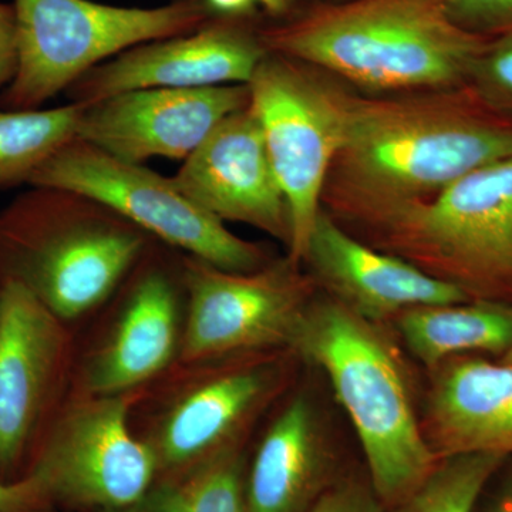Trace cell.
<instances>
[{"label": "cell", "instance_id": "obj_1", "mask_svg": "<svg viewBox=\"0 0 512 512\" xmlns=\"http://www.w3.org/2000/svg\"><path fill=\"white\" fill-rule=\"evenodd\" d=\"M510 157L512 113L491 106L470 83L352 94L345 140L322 202L366 224Z\"/></svg>", "mask_w": 512, "mask_h": 512}, {"label": "cell", "instance_id": "obj_18", "mask_svg": "<svg viewBox=\"0 0 512 512\" xmlns=\"http://www.w3.org/2000/svg\"><path fill=\"white\" fill-rule=\"evenodd\" d=\"M177 345V302L170 281L146 276L131 295L109 345L94 360L89 389L100 396L131 389L163 370Z\"/></svg>", "mask_w": 512, "mask_h": 512}, {"label": "cell", "instance_id": "obj_26", "mask_svg": "<svg viewBox=\"0 0 512 512\" xmlns=\"http://www.w3.org/2000/svg\"><path fill=\"white\" fill-rule=\"evenodd\" d=\"M370 481L339 478L309 512H383Z\"/></svg>", "mask_w": 512, "mask_h": 512}, {"label": "cell", "instance_id": "obj_17", "mask_svg": "<svg viewBox=\"0 0 512 512\" xmlns=\"http://www.w3.org/2000/svg\"><path fill=\"white\" fill-rule=\"evenodd\" d=\"M315 404L295 397L259 444L245 483L247 512H309L338 481Z\"/></svg>", "mask_w": 512, "mask_h": 512}, {"label": "cell", "instance_id": "obj_30", "mask_svg": "<svg viewBox=\"0 0 512 512\" xmlns=\"http://www.w3.org/2000/svg\"><path fill=\"white\" fill-rule=\"evenodd\" d=\"M148 512H188L184 488H163L154 495Z\"/></svg>", "mask_w": 512, "mask_h": 512}, {"label": "cell", "instance_id": "obj_2", "mask_svg": "<svg viewBox=\"0 0 512 512\" xmlns=\"http://www.w3.org/2000/svg\"><path fill=\"white\" fill-rule=\"evenodd\" d=\"M493 40L458 26L444 0H350L268 30L261 42L377 96L464 86Z\"/></svg>", "mask_w": 512, "mask_h": 512}, {"label": "cell", "instance_id": "obj_31", "mask_svg": "<svg viewBox=\"0 0 512 512\" xmlns=\"http://www.w3.org/2000/svg\"><path fill=\"white\" fill-rule=\"evenodd\" d=\"M493 512H512V481L504 488L503 494L494 505Z\"/></svg>", "mask_w": 512, "mask_h": 512}, {"label": "cell", "instance_id": "obj_9", "mask_svg": "<svg viewBox=\"0 0 512 512\" xmlns=\"http://www.w3.org/2000/svg\"><path fill=\"white\" fill-rule=\"evenodd\" d=\"M312 276L292 261L231 272L192 259L184 356L188 360L242 350L291 348L312 302Z\"/></svg>", "mask_w": 512, "mask_h": 512}, {"label": "cell", "instance_id": "obj_8", "mask_svg": "<svg viewBox=\"0 0 512 512\" xmlns=\"http://www.w3.org/2000/svg\"><path fill=\"white\" fill-rule=\"evenodd\" d=\"M33 187L72 192L103 205L198 261L231 272L261 268L264 252L188 200L171 178L74 138L30 178Z\"/></svg>", "mask_w": 512, "mask_h": 512}, {"label": "cell", "instance_id": "obj_28", "mask_svg": "<svg viewBox=\"0 0 512 512\" xmlns=\"http://www.w3.org/2000/svg\"><path fill=\"white\" fill-rule=\"evenodd\" d=\"M18 67L16 20L13 5L0 2V90L5 89Z\"/></svg>", "mask_w": 512, "mask_h": 512}, {"label": "cell", "instance_id": "obj_24", "mask_svg": "<svg viewBox=\"0 0 512 512\" xmlns=\"http://www.w3.org/2000/svg\"><path fill=\"white\" fill-rule=\"evenodd\" d=\"M470 84L491 106L512 113V32L494 39L478 57Z\"/></svg>", "mask_w": 512, "mask_h": 512}, {"label": "cell", "instance_id": "obj_20", "mask_svg": "<svg viewBox=\"0 0 512 512\" xmlns=\"http://www.w3.org/2000/svg\"><path fill=\"white\" fill-rule=\"evenodd\" d=\"M394 319L406 348L431 370L470 352L512 353V308L501 302L417 306Z\"/></svg>", "mask_w": 512, "mask_h": 512}, {"label": "cell", "instance_id": "obj_25", "mask_svg": "<svg viewBox=\"0 0 512 512\" xmlns=\"http://www.w3.org/2000/svg\"><path fill=\"white\" fill-rule=\"evenodd\" d=\"M451 19L476 35L512 32V0H444Z\"/></svg>", "mask_w": 512, "mask_h": 512}, {"label": "cell", "instance_id": "obj_6", "mask_svg": "<svg viewBox=\"0 0 512 512\" xmlns=\"http://www.w3.org/2000/svg\"><path fill=\"white\" fill-rule=\"evenodd\" d=\"M249 87V106L291 215L289 261L301 265L322 211L323 190L348 127L352 94L318 69L266 53Z\"/></svg>", "mask_w": 512, "mask_h": 512}, {"label": "cell", "instance_id": "obj_19", "mask_svg": "<svg viewBox=\"0 0 512 512\" xmlns=\"http://www.w3.org/2000/svg\"><path fill=\"white\" fill-rule=\"evenodd\" d=\"M275 390L269 370L218 377L177 404L161 430L158 461L177 467L227 443Z\"/></svg>", "mask_w": 512, "mask_h": 512}, {"label": "cell", "instance_id": "obj_12", "mask_svg": "<svg viewBox=\"0 0 512 512\" xmlns=\"http://www.w3.org/2000/svg\"><path fill=\"white\" fill-rule=\"evenodd\" d=\"M171 180L218 220L244 222L291 244L288 202L249 104L222 121Z\"/></svg>", "mask_w": 512, "mask_h": 512}, {"label": "cell", "instance_id": "obj_15", "mask_svg": "<svg viewBox=\"0 0 512 512\" xmlns=\"http://www.w3.org/2000/svg\"><path fill=\"white\" fill-rule=\"evenodd\" d=\"M62 350L59 319L26 286L0 285V468L25 453Z\"/></svg>", "mask_w": 512, "mask_h": 512}, {"label": "cell", "instance_id": "obj_16", "mask_svg": "<svg viewBox=\"0 0 512 512\" xmlns=\"http://www.w3.org/2000/svg\"><path fill=\"white\" fill-rule=\"evenodd\" d=\"M434 373L421 424L436 457L512 456V363L457 356Z\"/></svg>", "mask_w": 512, "mask_h": 512}, {"label": "cell", "instance_id": "obj_5", "mask_svg": "<svg viewBox=\"0 0 512 512\" xmlns=\"http://www.w3.org/2000/svg\"><path fill=\"white\" fill-rule=\"evenodd\" d=\"M18 67L0 109L37 110L80 77L133 47L207 23L204 0L123 8L92 0H15Z\"/></svg>", "mask_w": 512, "mask_h": 512}, {"label": "cell", "instance_id": "obj_10", "mask_svg": "<svg viewBox=\"0 0 512 512\" xmlns=\"http://www.w3.org/2000/svg\"><path fill=\"white\" fill-rule=\"evenodd\" d=\"M127 414L123 400L101 396L64 417L30 473L49 500L123 511L146 498L160 461L131 434Z\"/></svg>", "mask_w": 512, "mask_h": 512}, {"label": "cell", "instance_id": "obj_11", "mask_svg": "<svg viewBox=\"0 0 512 512\" xmlns=\"http://www.w3.org/2000/svg\"><path fill=\"white\" fill-rule=\"evenodd\" d=\"M248 104V84L133 90L83 104L76 138L128 163L153 157L184 161Z\"/></svg>", "mask_w": 512, "mask_h": 512}, {"label": "cell", "instance_id": "obj_7", "mask_svg": "<svg viewBox=\"0 0 512 512\" xmlns=\"http://www.w3.org/2000/svg\"><path fill=\"white\" fill-rule=\"evenodd\" d=\"M35 188L0 214V285L18 282L57 319H74L116 288L143 239L128 229L67 224L59 190Z\"/></svg>", "mask_w": 512, "mask_h": 512}, {"label": "cell", "instance_id": "obj_27", "mask_svg": "<svg viewBox=\"0 0 512 512\" xmlns=\"http://www.w3.org/2000/svg\"><path fill=\"white\" fill-rule=\"evenodd\" d=\"M49 500L33 474L16 483L0 481V512H35Z\"/></svg>", "mask_w": 512, "mask_h": 512}, {"label": "cell", "instance_id": "obj_4", "mask_svg": "<svg viewBox=\"0 0 512 512\" xmlns=\"http://www.w3.org/2000/svg\"><path fill=\"white\" fill-rule=\"evenodd\" d=\"M363 225L393 255L470 296H512V157Z\"/></svg>", "mask_w": 512, "mask_h": 512}, {"label": "cell", "instance_id": "obj_13", "mask_svg": "<svg viewBox=\"0 0 512 512\" xmlns=\"http://www.w3.org/2000/svg\"><path fill=\"white\" fill-rule=\"evenodd\" d=\"M268 50L244 30L205 23L187 35L154 40L99 64L69 87L72 103L141 89L248 84Z\"/></svg>", "mask_w": 512, "mask_h": 512}, {"label": "cell", "instance_id": "obj_14", "mask_svg": "<svg viewBox=\"0 0 512 512\" xmlns=\"http://www.w3.org/2000/svg\"><path fill=\"white\" fill-rule=\"evenodd\" d=\"M302 262L330 298L376 323L417 306L471 301L457 285L434 278L400 256L367 247L323 211Z\"/></svg>", "mask_w": 512, "mask_h": 512}, {"label": "cell", "instance_id": "obj_29", "mask_svg": "<svg viewBox=\"0 0 512 512\" xmlns=\"http://www.w3.org/2000/svg\"><path fill=\"white\" fill-rule=\"evenodd\" d=\"M205 5L214 12L224 15H241L262 6L271 13H282L288 9L289 0H204Z\"/></svg>", "mask_w": 512, "mask_h": 512}, {"label": "cell", "instance_id": "obj_23", "mask_svg": "<svg viewBox=\"0 0 512 512\" xmlns=\"http://www.w3.org/2000/svg\"><path fill=\"white\" fill-rule=\"evenodd\" d=\"M188 512H247L241 461L224 453L184 487Z\"/></svg>", "mask_w": 512, "mask_h": 512}, {"label": "cell", "instance_id": "obj_22", "mask_svg": "<svg viewBox=\"0 0 512 512\" xmlns=\"http://www.w3.org/2000/svg\"><path fill=\"white\" fill-rule=\"evenodd\" d=\"M504 461L503 456L484 453L441 458L413 494L383 512H473L485 485Z\"/></svg>", "mask_w": 512, "mask_h": 512}, {"label": "cell", "instance_id": "obj_3", "mask_svg": "<svg viewBox=\"0 0 512 512\" xmlns=\"http://www.w3.org/2000/svg\"><path fill=\"white\" fill-rule=\"evenodd\" d=\"M291 348L329 377L357 434L384 510L420 487L439 458L424 436L409 372L380 323L326 296L312 299Z\"/></svg>", "mask_w": 512, "mask_h": 512}, {"label": "cell", "instance_id": "obj_21", "mask_svg": "<svg viewBox=\"0 0 512 512\" xmlns=\"http://www.w3.org/2000/svg\"><path fill=\"white\" fill-rule=\"evenodd\" d=\"M83 107L0 109V190L29 183L53 154L74 140Z\"/></svg>", "mask_w": 512, "mask_h": 512}]
</instances>
